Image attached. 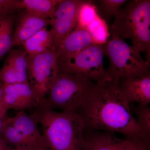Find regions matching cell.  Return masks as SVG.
I'll return each instance as SVG.
<instances>
[{
	"label": "cell",
	"mask_w": 150,
	"mask_h": 150,
	"mask_svg": "<svg viewBox=\"0 0 150 150\" xmlns=\"http://www.w3.org/2000/svg\"><path fill=\"white\" fill-rule=\"evenodd\" d=\"M51 23V19L25 10L20 16L13 33L12 47L22 45L30 37Z\"/></svg>",
	"instance_id": "cell-12"
},
{
	"label": "cell",
	"mask_w": 150,
	"mask_h": 150,
	"mask_svg": "<svg viewBox=\"0 0 150 150\" xmlns=\"http://www.w3.org/2000/svg\"><path fill=\"white\" fill-rule=\"evenodd\" d=\"M112 33L110 40L105 43V55L109 59L107 71L110 76L129 77L150 73L149 62L142 58L137 49Z\"/></svg>",
	"instance_id": "cell-5"
},
{
	"label": "cell",
	"mask_w": 150,
	"mask_h": 150,
	"mask_svg": "<svg viewBox=\"0 0 150 150\" xmlns=\"http://www.w3.org/2000/svg\"><path fill=\"white\" fill-rule=\"evenodd\" d=\"M86 1L61 0L59 3L54 17L51 19L50 25L55 51L65 38L76 26L79 11Z\"/></svg>",
	"instance_id": "cell-9"
},
{
	"label": "cell",
	"mask_w": 150,
	"mask_h": 150,
	"mask_svg": "<svg viewBox=\"0 0 150 150\" xmlns=\"http://www.w3.org/2000/svg\"><path fill=\"white\" fill-rule=\"evenodd\" d=\"M104 45L93 43L76 54L57 61L59 72L81 75L96 83L112 79L103 65Z\"/></svg>",
	"instance_id": "cell-6"
},
{
	"label": "cell",
	"mask_w": 150,
	"mask_h": 150,
	"mask_svg": "<svg viewBox=\"0 0 150 150\" xmlns=\"http://www.w3.org/2000/svg\"><path fill=\"white\" fill-rule=\"evenodd\" d=\"M77 112L86 130L117 132L127 139L150 142L121 93L119 78L95 83Z\"/></svg>",
	"instance_id": "cell-1"
},
{
	"label": "cell",
	"mask_w": 150,
	"mask_h": 150,
	"mask_svg": "<svg viewBox=\"0 0 150 150\" xmlns=\"http://www.w3.org/2000/svg\"><path fill=\"white\" fill-rule=\"evenodd\" d=\"M5 121L6 124H11L19 131L33 146L46 147L38 128V122L32 114L18 111L13 117H6Z\"/></svg>",
	"instance_id": "cell-14"
},
{
	"label": "cell",
	"mask_w": 150,
	"mask_h": 150,
	"mask_svg": "<svg viewBox=\"0 0 150 150\" xmlns=\"http://www.w3.org/2000/svg\"><path fill=\"white\" fill-rule=\"evenodd\" d=\"M12 148L0 137V150H11Z\"/></svg>",
	"instance_id": "cell-27"
},
{
	"label": "cell",
	"mask_w": 150,
	"mask_h": 150,
	"mask_svg": "<svg viewBox=\"0 0 150 150\" xmlns=\"http://www.w3.org/2000/svg\"><path fill=\"white\" fill-rule=\"evenodd\" d=\"M14 23L13 15L0 17V58L12 48Z\"/></svg>",
	"instance_id": "cell-18"
},
{
	"label": "cell",
	"mask_w": 150,
	"mask_h": 150,
	"mask_svg": "<svg viewBox=\"0 0 150 150\" xmlns=\"http://www.w3.org/2000/svg\"><path fill=\"white\" fill-rule=\"evenodd\" d=\"M101 9L108 18L115 17L123 5L128 1L126 0H100L98 1Z\"/></svg>",
	"instance_id": "cell-23"
},
{
	"label": "cell",
	"mask_w": 150,
	"mask_h": 150,
	"mask_svg": "<svg viewBox=\"0 0 150 150\" xmlns=\"http://www.w3.org/2000/svg\"><path fill=\"white\" fill-rule=\"evenodd\" d=\"M6 117L4 118H0V128H3L6 125L5 120Z\"/></svg>",
	"instance_id": "cell-29"
},
{
	"label": "cell",
	"mask_w": 150,
	"mask_h": 150,
	"mask_svg": "<svg viewBox=\"0 0 150 150\" xmlns=\"http://www.w3.org/2000/svg\"><path fill=\"white\" fill-rule=\"evenodd\" d=\"M126 3L114 17L111 32L122 39H130L135 49L149 56L150 1L134 0Z\"/></svg>",
	"instance_id": "cell-3"
},
{
	"label": "cell",
	"mask_w": 150,
	"mask_h": 150,
	"mask_svg": "<svg viewBox=\"0 0 150 150\" xmlns=\"http://www.w3.org/2000/svg\"><path fill=\"white\" fill-rule=\"evenodd\" d=\"M119 88L129 103L149 104L150 73L138 76L119 78Z\"/></svg>",
	"instance_id": "cell-11"
},
{
	"label": "cell",
	"mask_w": 150,
	"mask_h": 150,
	"mask_svg": "<svg viewBox=\"0 0 150 150\" xmlns=\"http://www.w3.org/2000/svg\"><path fill=\"white\" fill-rule=\"evenodd\" d=\"M86 28L90 33L95 43L98 44L106 43L109 35L108 28L105 22L98 16L86 26Z\"/></svg>",
	"instance_id": "cell-20"
},
{
	"label": "cell",
	"mask_w": 150,
	"mask_h": 150,
	"mask_svg": "<svg viewBox=\"0 0 150 150\" xmlns=\"http://www.w3.org/2000/svg\"><path fill=\"white\" fill-rule=\"evenodd\" d=\"M95 83L81 75L59 72L41 105L52 110L77 112Z\"/></svg>",
	"instance_id": "cell-4"
},
{
	"label": "cell",
	"mask_w": 150,
	"mask_h": 150,
	"mask_svg": "<svg viewBox=\"0 0 150 150\" xmlns=\"http://www.w3.org/2000/svg\"><path fill=\"white\" fill-rule=\"evenodd\" d=\"M28 56L43 54L54 49V38L51 30L47 27L40 30L27 39L22 44Z\"/></svg>",
	"instance_id": "cell-15"
},
{
	"label": "cell",
	"mask_w": 150,
	"mask_h": 150,
	"mask_svg": "<svg viewBox=\"0 0 150 150\" xmlns=\"http://www.w3.org/2000/svg\"><path fill=\"white\" fill-rule=\"evenodd\" d=\"M98 16L95 6L90 1H86L79 11L77 25L86 28Z\"/></svg>",
	"instance_id": "cell-22"
},
{
	"label": "cell",
	"mask_w": 150,
	"mask_h": 150,
	"mask_svg": "<svg viewBox=\"0 0 150 150\" xmlns=\"http://www.w3.org/2000/svg\"><path fill=\"white\" fill-rule=\"evenodd\" d=\"M3 102L8 109L18 111L36 109L39 106L29 83L3 84Z\"/></svg>",
	"instance_id": "cell-10"
},
{
	"label": "cell",
	"mask_w": 150,
	"mask_h": 150,
	"mask_svg": "<svg viewBox=\"0 0 150 150\" xmlns=\"http://www.w3.org/2000/svg\"><path fill=\"white\" fill-rule=\"evenodd\" d=\"M11 150H51L44 146H29L25 147L12 148Z\"/></svg>",
	"instance_id": "cell-25"
},
{
	"label": "cell",
	"mask_w": 150,
	"mask_h": 150,
	"mask_svg": "<svg viewBox=\"0 0 150 150\" xmlns=\"http://www.w3.org/2000/svg\"><path fill=\"white\" fill-rule=\"evenodd\" d=\"M25 50L13 49L6 62L8 63L16 75L18 83H29L27 74V57Z\"/></svg>",
	"instance_id": "cell-17"
},
{
	"label": "cell",
	"mask_w": 150,
	"mask_h": 150,
	"mask_svg": "<svg viewBox=\"0 0 150 150\" xmlns=\"http://www.w3.org/2000/svg\"><path fill=\"white\" fill-rule=\"evenodd\" d=\"M61 0H22L18 1L17 9L25 10L38 15L53 18L56 8Z\"/></svg>",
	"instance_id": "cell-16"
},
{
	"label": "cell",
	"mask_w": 150,
	"mask_h": 150,
	"mask_svg": "<svg viewBox=\"0 0 150 150\" xmlns=\"http://www.w3.org/2000/svg\"><path fill=\"white\" fill-rule=\"evenodd\" d=\"M86 28L76 25L65 38L56 51L57 61L66 59L95 43Z\"/></svg>",
	"instance_id": "cell-13"
},
{
	"label": "cell",
	"mask_w": 150,
	"mask_h": 150,
	"mask_svg": "<svg viewBox=\"0 0 150 150\" xmlns=\"http://www.w3.org/2000/svg\"><path fill=\"white\" fill-rule=\"evenodd\" d=\"M17 0H0V17L11 14L17 9Z\"/></svg>",
	"instance_id": "cell-24"
},
{
	"label": "cell",
	"mask_w": 150,
	"mask_h": 150,
	"mask_svg": "<svg viewBox=\"0 0 150 150\" xmlns=\"http://www.w3.org/2000/svg\"><path fill=\"white\" fill-rule=\"evenodd\" d=\"M83 150H150V144L121 139L110 131L84 129Z\"/></svg>",
	"instance_id": "cell-8"
},
{
	"label": "cell",
	"mask_w": 150,
	"mask_h": 150,
	"mask_svg": "<svg viewBox=\"0 0 150 150\" xmlns=\"http://www.w3.org/2000/svg\"><path fill=\"white\" fill-rule=\"evenodd\" d=\"M58 73L55 49L35 56H28V82L35 93L39 106L43 104L49 86Z\"/></svg>",
	"instance_id": "cell-7"
},
{
	"label": "cell",
	"mask_w": 150,
	"mask_h": 150,
	"mask_svg": "<svg viewBox=\"0 0 150 150\" xmlns=\"http://www.w3.org/2000/svg\"><path fill=\"white\" fill-rule=\"evenodd\" d=\"M3 83L0 82V102H3Z\"/></svg>",
	"instance_id": "cell-28"
},
{
	"label": "cell",
	"mask_w": 150,
	"mask_h": 150,
	"mask_svg": "<svg viewBox=\"0 0 150 150\" xmlns=\"http://www.w3.org/2000/svg\"><path fill=\"white\" fill-rule=\"evenodd\" d=\"M136 121L144 133L150 137V108L149 104H139L133 108Z\"/></svg>",
	"instance_id": "cell-21"
},
{
	"label": "cell",
	"mask_w": 150,
	"mask_h": 150,
	"mask_svg": "<svg viewBox=\"0 0 150 150\" xmlns=\"http://www.w3.org/2000/svg\"><path fill=\"white\" fill-rule=\"evenodd\" d=\"M32 114L42 126L46 147L51 150H83L85 129L77 112H56L40 105Z\"/></svg>",
	"instance_id": "cell-2"
},
{
	"label": "cell",
	"mask_w": 150,
	"mask_h": 150,
	"mask_svg": "<svg viewBox=\"0 0 150 150\" xmlns=\"http://www.w3.org/2000/svg\"><path fill=\"white\" fill-rule=\"evenodd\" d=\"M8 110L4 103L0 102V118H4L6 117V115Z\"/></svg>",
	"instance_id": "cell-26"
},
{
	"label": "cell",
	"mask_w": 150,
	"mask_h": 150,
	"mask_svg": "<svg viewBox=\"0 0 150 150\" xmlns=\"http://www.w3.org/2000/svg\"><path fill=\"white\" fill-rule=\"evenodd\" d=\"M0 137L12 148L34 146L15 128L7 124L2 129Z\"/></svg>",
	"instance_id": "cell-19"
}]
</instances>
